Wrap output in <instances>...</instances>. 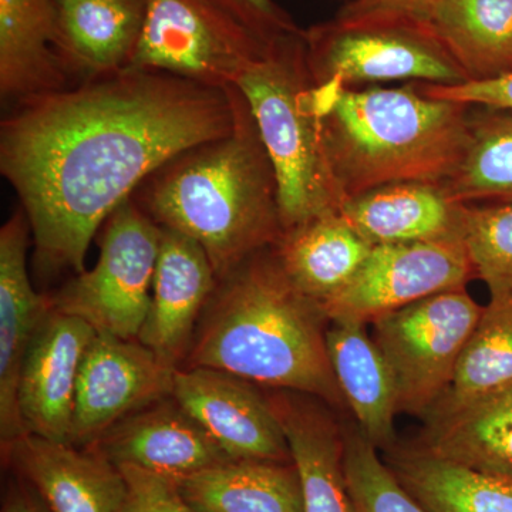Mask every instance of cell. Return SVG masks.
Listing matches in <instances>:
<instances>
[{
    "label": "cell",
    "mask_w": 512,
    "mask_h": 512,
    "mask_svg": "<svg viewBox=\"0 0 512 512\" xmlns=\"http://www.w3.org/2000/svg\"><path fill=\"white\" fill-rule=\"evenodd\" d=\"M416 447L448 463L512 483V384L427 421Z\"/></svg>",
    "instance_id": "obj_22"
},
{
    "label": "cell",
    "mask_w": 512,
    "mask_h": 512,
    "mask_svg": "<svg viewBox=\"0 0 512 512\" xmlns=\"http://www.w3.org/2000/svg\"><path fill=\"white\" fill-rule=\"evenodd\" d=\"M161 229L150 311L137 340L177 367L188 355L197 320L218 278L200 244L173 229Z\"/></svg>",
    "instance_id": "obj_17"
},
{
    "label": "cell",
    "mask_w": 512,
    "mask_h": 512,
    "mask_svg": "<svg viewBox=\"0 0 512 512\" xmlns=\"http://www.w3.org/2000/svg\"><path fill=\"white\" fill-rule=\"evenodd\" d=\"M312 94L345 201L386 185H446L466 157L468 104L433 99L416 84L352 90L313 83Z\"/></svg>",
    "instance_id": "obj_3"
},
{
    "label": "cell",
    "mask_w": 512,
    "mask_h": 512,
    "mask_svg": "<svg viewBox=\"0 0 512 512\" xmlns=\"http://www.w3.org/2000/svg\"><path fill=\"white\" fill-rule=\"evenodd\" d=\"M55 0H0V93L20 101L64 89Z\"/></svg>",
    "instance_id": "obj_23"
},
{
    "label": "cell",
    "mask_w": 512,
    "mask_h": 512,
    "mask_svg": "<svg viewBox=\"0 0 512 512\" xmlns=\"http://www.w3.org/2000/svg\"><path fill=\"white\" fill-rule=\"evenodd\" d=\"M372 249L340 212L284 232L274 247L292 284L319 305L352 281Z\"/></svg>",
    "instance_id": "obj_24"
},
{
    "label": "cell",
    "mask_w": 512,
    "mask_h": 512,
    "mask_svg": "<svg viewBox=\"0 0 512 512\" xmlns=\"http://www.w3.org/2000/svg\"><path fill=\"white\" fill-rule=\"evenodd\" d=\"M146 181L151 218L200 244L218 279L284 235L274 165L245 99L228 136L181 154Z\"/></svg>",
    "instance_id": "obj_4"
},
{
    "label": "cell",
    "mask_w": 512,
    "mask_h": 512,
    "mask_svg": "<svg viewBox=\"0 0 512 512\" xmlns=\"http://www.w3.org/2000/svg\"><path fill=\"white\" fill-rule=\"evenodd\" d=\"M512 384V292L484 306L473 335L458 360L450 386L424 423L453 413L484 394Z\"/></svg>",
    "instance_id": "obj_28"
},
{
    "label": "cell",
    "mask_w": 512,
    "mask_h": 512,
    "mask_svg": "<svg viewBox=\"0 0 512 512\" xmlns=\"http://www.w3.org/2000/svg\"><path fill=\"white\" fill-rule=\"evenodd\" d=\"M161 232L128 198L106 222L97 264L63 286L53 306L97 333L137 339L150 311Z\"/></svg>",
    "instance_id": "obj_8"
},
{
    "label": "cell",
    "mask_w": 512,
    "mask_h": 512,
    "mask_svg": "<svg viewBox=\"0 0 512 512\" xmlns=\"http://www.w3.org/2000/svg\"><path fill=\"white\" fill-rule=\"evenodd\" d=\"M322 306L303 295L274 247L218 279L185 367H207L274 389L346 406L326 346Z\"/></svg>",
    "instance_id": "obj_2"
},
{
    "label": "cell",
    "mask_w": 512,
    "mask_h": 512,
    "mask_svg": "<svg viewBox=\"0 0 512 512\" xmlns=\"http://www.w3.org/2000/svg\"><path fill=\"white\" fill-rule=\"evenodd\" d=\"M426 25L468 79L512 73V0H437Z\"/></svg>",
    "instance_id": "obj_26"
},
{
    "label": "cell",
    "mask_w": 512,
    "mask_h": 512,
    "mask_svg": "<svg viewBox=\"0 0 512 512\" xmlns=\"http://www.w3.org/2000/svg\"><path fill=\"white\" fill-rule=\"evenodd\" d=\"M200 512H305L295 463L231 458L177 481Z\"/></svg>",
    "instance_id": "obj_25"
},
{
    "label": "cell",
    "mask_w": 512,
    "mask_h": 512,
    "mask_svg": "<svg viewBox=\"0 0 512 512\" xmlns=\"http://www.w3.org/2000/svg\"><path fill=\"white\" fill-rule=\"evenodd\" d=\"M476 278L461 241L377 245L345 288L322 303L329 322H362L436 293L466 288Z\"/></svg>",
    "instance_id": "obj_10"
},
{
    "label": "cell",
    "mask_w": 512,
    "mask_h": 512,
    "mask_svg": "<svg viewBox=\"0 0 512 512\" xmlns=\"http://www.w3.org/2000/svg\"><path fill=\"white\" fill-rule=\"evenodd\" d=\"M19 208L0 229V440L2 450L28 433L19 410L23 360L53 302L33 289L26 265L29 234Z\"/></svg>",
    "instance_id": "obj_16"
},
{
    "label": "cell",
    "mask_w": 512,
    "mask_h": 512,
    "mask_svg": "<svg viewBox=\"0 0 512 512\" xmlns=\"http://www.w3.org/2000/svg\"><path fill=\"white\" fill-rule=\"evenodd\" d=\"M235 87L247 100L274 165L284 232L340 212L345 197L333 177L313 103L305 30L271 43Z\"/></svg>",
    "instance_id": "obj_5"
},
{
    "label": "cell",
    "mask_w": 512,
    "mask_h": 512,
    "mask_svg": "<svg viewBox=\"0 0 512 512\" xmlns=\"http://www.w3.org/2000/svg\"><path fill=\"white\" fill-rule=\"evenodd\" d=\"M96 333L55 306L47 313L20 372L19 410L28 433L72 444L80 367Z\"/></svg>",
    "instance_id": "obj_13"
},
{
    "label": "cell",
    "mask_w": 512,
    "mask_h": 512,
    "mask_svg": "<svg viewBox=\"0 0 512 512\" xmlns=\"http://www.w3.org/2000/svg\"><path fill=\"white\" fill-rule=\"evenodd\" d=\"M464 205L512 202V113L471 106L470 143L457 173L446 185Z\"/></svg>",
    "instance_id": "obj_29"
},
{
    "label": "cell",
    "mask_w": 512,
    "mask_h": 512,
    "mask_svg": "<svg viewBox=\"0 0 512 512\" xmlns=\"http://www.w3.org/2000/svg\"><path fill=\"white\" fill-rule=\"evenodd\" d=\"M238 87L121 70L20 101L2 121L0 170L47 268L84 271L94 235L156 171L237 126Z\"/></svg>",
    "instance_id": "obj_1"
},
{
    "label": "cell",
    "mask_w": 512,
    "mask_h": 512,
    "mask_svg": "<svg viewBox=\"0 0 512 512\" xmlns=\"http://www.w3.org/2000/svg\"><path fill=\"white\" fill-rule=\"evenodd\" d=\"M165 399L120 420L87 448L114 466L143 468L174 481L231 460L180 404Z\"/></svg>",
    "instance_id": "obj_14"
},
{
    "label": "cell",
    "mask_w": 512,
    "mask_h": 512,
    "mask_svg": "<svg viewBox=\"0 0 512 512\" xmlns=\"http://www.w3.org/2000/svg\"><path fill=\"white\" fill-rule=\"evenodd\" d=\"M175 369L137 339L96 333L80 367L73 446L89 447L120 420L171 396Z\"/></svg>",
    "instance_id": "obj_11"
},
{
    "label": "cell",
    "mask_w": 512,
    "mask_h": 512,
    "mask_svg": "<svg viewBox=\"0 0 512 512\" xmlns=\"http://www.w3.org/2000/svg\"><path fill=\"white\" fill-rule=\"evenodd\" d=\"M56 53L66 69L121 72L146 18V0H55Z\"/></svg>",
    "instance_id": "obj_21"
},
{
    "label": "cell",
    "mask_w": 512,
    "mask_h": 512,
    "mask_svg": "<svg viewBox=\"0 0 512 512\" xmlns=\"http://www.w3.org/2000/svg\"><path fill=\"white\" fill-rule=\"evenodd\" d=\"M387 464L427 512H512V483L409 447L389 450Z\"/></svg>",
    "instance_id": "obj_27"
},
{
    "label": "cell",
    "mask_w": 512,
    "mask_h": 512,
    "mask_svg": "<svg viewBox=\"0 0 512 512\" xmlns=\"http://www.w3.org/2000/svg\"><path fill=\"white\" fill-rule=\"evenodd\" d=\"M301 393H278L269 403L281 421L301 477L305 512H356L343 468V430Z\"/></svg>",
    "instance_id": "obj_20"
},
{
    "label": "cell",
    "mask_w": 512,
    "mask_h": 512,
    "mask_svg": "<svg viewBox=\"0 0 512 512\" xmlns=\"http://www.w3.org/2000/svg\"><path fill=\"white\" fill-rule=\"evenodd\" d=\"M2 512H52L29 481L15 474L3 494Z\"/></svg>",
    "instance_id": "obj_36"
},
{
    "label": "cell",
    "mask_w": 512,
    "mask_h": 512,
    "mask_svg": "<svg viewBox=\"0 0 512 512\" xmlns=\"http://www.w3.org/2000/svg\"><path fill=\"white\" fill-rule=\"evenodd\" d=\"M484 306L466 288L431 295L373 320L392 372L399 413L424 419L450 386Z\"/></svg>",
    "instance_id": "obj_7"
},
{
    "label": "cell",
    "mask_w": 512,
    "mask_h": 512,
    "mask_svg": "<svg viewBox=\"0 0 512 512\" xmlns=\"http://www.w3.org/2000/svg\"><path fill=\"white\" fill-rule=\"evenodd\" d=\"M326 346L333 375L360 431L377 450L396 446L397 393L390 367L362 322H329Z\"/></svg>",
    "instance_id": "obj_19"
},
{
    "label": "cell",
    "mask_w": 512,
    "mask_h": 512,
    "mask_svg": "<svg viewBox=\"0 0 512 512\" xmlns=\"http://www.w3.org/2000/svg\"><path fill=\"white\" fill-rule=\"evenodd\" d=\"M343 468L356 512H427L357 426L343 429Z\"/></svg>",
    "instance_id": "obj_30"
},
{
    "label": "cell",
    "mask_w": 512,
    "mask_h": 512,
    "mask_svg": "<svg viewBox=\"0 0 512 512\" xmlns=\"http://www.w3.org/2000/svg\"><path fill=\"white\" fill-rule=\"evenodd\" d=\"M467 205L451 198L440 184L386 185L349 198L340 214L369 242L377 245L461 241Z\"/></svg>",
    "instance_id": "obj_18"
},
{
    "label": "cell",
    "mask_w": 512,
    "mask_h": 512,
    "mask_svg": "<svg viewBox=\"0 0 512 512\" xmlns=\"http://www.w3.org/2000/svg\"><path fill=\"white\" fill-rule=\"evenodd\" d=\"M437 0H352L336 18L357 19H399L426 25L431 9Z\"/></svg>",
    "instance_id": "obj_35"
},
{
    "label": "cell",
    "mask_w": 512,
    "mask_h": 512,
    "mask_svg": "<svg viewBox=\"0 0 512 512\" xmlns=\"http://www.w3.org/2000/svg\"><path fill=\"white\" fill-rule=\"evenodd\" d=\"M13 474L35 487L52 512H124L128 487L119 467L92 448L26 433L2 450Z\"/></svg>",
    "instance_id": "obj_15"
},
{
    "label": "cell",
    "mask_w": 512,
    "mask_h": 512,
    "mask_svg": "<svg viewBox=\"0 0 512 512\" xmlns=\"http://www.w3.org/2000/svg\"><path fill=\"white\" fill-rule=\"evenodd\" d=\"M269 46L207 0H146L140 39L123 70L174 74L225 89Z\"/></svg>",
    "instance_id": "obj_9"
},
{
    "label": "cell",
    "mask_w": 512,
    "mask_h": 512,
    "mask_svg": "<svg viewBox=\"0 0 512 512\" xmlns=\"http://www.w3.org/2000/svg\"><path fill=\"white\" fill-rule=\"evenodd\" d=\"M305 45L315 84L470 82L429 26L412 20L335 18L305 30Z\"/></svg>",
    "instance_id": "obj_6"
},
{
    "label": "cell",
    "mask_w": 512,
    "mask_h": 512,
    "mask_svg": "<svg viewBox=\"0 0 512 512\" xmlns=\"http://www.w3.org/2000/svg\"><path fill=\"white\" fill-rule=\"evenodd\" d=\"M417 90L433 99L454 101L468 106L491 107L512 113V73L491 80L443 86V84L419 83Z\"/></svg>",
    "instance_id": "obj_34"
},
{
    "label": "cell",
    "mask_w": 512,
    "mask_h": 512,
    "mask_svg": "<svg viewBox=\"0 0 512 512\" xmlns=\"http://www.w3.org/2000/svg\"><path fill=\"white\" fill-rule=\"evenodd\" d=\"M232 18L247 26L249 30L272 43L279 37L298 35L303 30L293 22L291 16L274 0H207Z\"/></svg>",
    "instance_id": "obj_33"
},
{
    "label": "cell",
    "mask_w": 512,
    "mask_h": 512,
    "mask_svg": "<svg viewBox=\"0 0 512 512\" xmlns=\"http://www.w3.org/2000/svg\"><path fill=\"white\" fill-rule=\"evenodd\" d=\"M463 242L491 298L512 292V202L467 205Z\"/></svg>",
    "instance_id": "obj_31"
},
{
    "label": "cell",
    "mask_w": 512,
    "mask_h": 512,
    "mask_svg": "<svg viewBox=\"0 0 512 512\" xmlns=\"http://www.w3.org/2000/svg\"><path fill=\"white\" fill-rule=\"evenodd\" d=\"M171 396L229 457L292 463L281 421L248 380L207 367H177Z\"/></svg>",
    "instance_id": "obj_12"
},
{
    "label": "cell",
    "mask_w": 512,
    "mask_h": 512,
    "mask_svg": "<svg viewBox=\"0 0 512 512\" xmlns=\"http://www.w3.org/2000/svg\"><path fill=\"white\" fill-rule=\"evenodd\" d=\"M127 481L124 512H200L181 494L177 481L134 466H120Z\"/></svg>",
    "instance_id": "obj_32"
}]
</instances>
